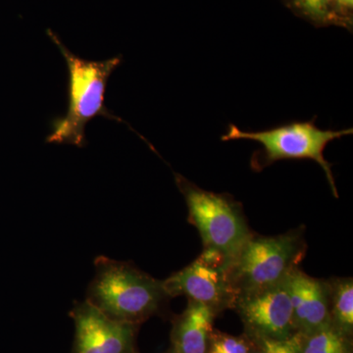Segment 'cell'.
<instances>
[{
	"instance_id": "1",
	"label": "cell",
	"mask_w": 353,
	"mask_h": 353,
	"mask_svg": "<svg viewBox=\"0 0 353 353\" xmlns=\"http://www.w3.org/2000/svg\"><path fill=\"white\" fill-rule=\"evenodd\" d=\"M94 270L85 301L116 321L138 325L157 313L170 299L163 281L129 262L99 256Z\"/></svg>"
},
{
	"instance_id": "2",
	"label": "cell",
	"mask_w": 353,
	"mask_h": 353,
	"mask_svg": "<svg viewBox=\"0 0 353 353\" xmlns=\"http://www.w3.org/2000/svg\"><path fill=\"white\" fill-rule=\"evenodd\" d=\"M51 39L66 60L69 72L68 110L52 124V132L46 139L50 143L85 145V126L97 116L121 121L105 106V92L109 77L121 64V57L104 61H90L78 57L48 30Z\"/></svg>"
},
{
	"instance_id": "3",
	"label": "cell",
	"mask_w": 353,
	"mask_h": 353,
	"mask_svg": "<svg viewBox=\"0 0 353 353\" xmlns=\"http://www.w3.org/2000/svg\"><path fill=\"white\" fill-rule=\"evenodd\" d=\"M175 180L187 203L190 223L201 234L204 252L219 256L228 271L252 236L241 204L227 194L201 189L179 174Z\"/></svg>"
},
{
	"instance_id": "4",
	"label": "cell",
	"mask_w": 353,
	"mask_h": 353,
	"mask_svg": "<svg viewBox=\"0 0 353 353\" xmlns=\"http://www.w3.org/2000/svg\"><path fill=\"white\" fill-rule=\"evenodd\" d=\"M305 252L301 228L274 236L252 234L227 271L236 299L284 282Z\"/></svg>"
},
{
	"instance_id": "5",
	"label": "cell",
	"mask_w": 353,
	"mask_h": 353,
	"mask_svg": "<svg viewBox=\"0 0 353 353\" xmlns=\"http://www.w3.org/2000/svg\"><path fill=\"white\" fill-rule=\"evenodd\" d=\"M316 118L309 121H294L263 131H243L230 124L228 132L221 137L223 141H255L262 146L261 154H254L252 167L261 170L280 160H313L321 166L334 196L338 197L332 164L327 161L324 152L330 143L352 134L353 130H322L315 125Z\"/></svg>"
},
{
	"instance_id": "6",
	"label": "cell",
	"mask_w": 353,
	"mask_h": 353,
	"mask_svg": "<svg viewBox=\"0 0 353 353\" xmlns=\"http://www.w3.org/2000/svg\"><path fill=\"white\" fill-rule=\"evenodd\" d=\"M70 316L75 324L72 353H136L138 325L111 319L87 301L76 303Z\"/></svg>"
},
{
	"instance_id": "7",
	"label": "cell",
	"mask_w": 353,
	"mask_h": 353,
	"mask_svg": "<svg viewBox=\"0 0 353 353\" xmlns=\"http://www.w3.org/2000/svg\"><path fill=\"white\" fill-rule=\"evenodd\" d=\"M233 308L259 339H285L296 333L285 280L268 289L239 296Z\"/></svg>"
},
{
	"instance_id": "8",
	"label": "cell",
	"mask_w": 353,
	"mask_h": 353,
	"mask_svg": "<svg viewBox=\"0 0 353 353\" xmlns=\"http://www.w3.org/2000/svg\"><path fill=\"white\" fill-rule=\"evenodd\" d=\"M169 297L185 296L204 304L214 313L233 307L236 294L229 283L227 271L199 256L182 270L163 281Z\"/></svg>"
},
{
	"instance_id": "9",
	"label": "cell",
	"mask_w": 353,
	"mask_h": 353,
	"mask_svg": "<svg viewBox=\"0 0 353 353\" xmlns=\"http://www.w3.org/2000/svg\"><path fill=\"white\" fill-rule=\"evenodd\" d=\"M296 332L307 336L331 326L328 281L310 277L301 268L285 279Z\"/></svg>"
},
{
	"instance_id": "10",
	"label": "cell",
	"mask_w": 353,
	"mask_h": 353,
	"mask_svg": "<svg viewBox=\"0 0 353 353\" xmlns=\"http://www.w3.org/2000/svg\"><path fill=\"white\" fill-rule=\"evenodd\" d=\"M214 316L208 306L189 299L188 307L174 325L173 350L178 353H206Z\"/></svg>"
},
{
	"instance_id": "11",
	"label": "cell",
	"mask_w": 353,
	"mask_h": 353,
	"mask_svg": "<svg viewBox=\"0 0 353 353\" xmlns=\"http://www.w3.org/2000/svg\"><path fill=\"white\" fill-rule=\"evenodd\" d=\"M327 281L331 326L348 336L353 327L352 278H332Z\"/></svg>"
},
{
	"instance_id": "12",
	"label": "cell",
	"mask_w": 353,
	"mask_h": 353,
	"mask_svg": "<svg viewBox=\"0 0 353 353\" xmlns=\"http://www.w3.org/2000/svg\"><path fill=\"white\" fill-rule=\"evenodd\" d=\"M285 4L297 16L318 27L352 25L336 11V0H287Z\"/></svg>"
},
{
	"instance_id": "13",
	"label": "cell",
	"mask_w": 353,
	"mask_h": 353,
	"mask_svg": "<svg viewBox=\"0 0 353 353\" xmlns=\"http://www.w3.org/2000/svg\"><path fill=\"white\" fill-rule=\"evenodd\" d=\"M350 347L348 336L328 326L304 336L301 353H350Z\"/></svg>"
},
{
	"instance_id": "14",
	"label": "cell",
	"mask_w": 353,
	"mask_h": 353,
	"mask_svg": "<svg viewBox=\"0 0 353 353\" xmlns=\"http://www.w3.org/2000/svg\"><path fill=\"white\" fill-rule=\"evenodd\" d=\"M304 336L294 333L285 339L259 338L263 353H301Z\"/></svg>"
},
{
	"instance_id": "15",
	"label": "cell",
	"mask_w": 353,
	"mask_h": 353,
	"mask_svg": "<svg viewBox=\"0 0 353 353\" xmlns=\"http://www.w3.org/2000/svg\"><path fill=\"white\" fill-rule=\"evenodd\" d=\"M250 347L245 341L236 336H216L211 345L210 353H248Z\"/></svg>"
},
{
	"instance_id": "16",
	"label": "cell",
	"mask_w": 353,
	"mask_h": 353,
	"mask_svg": "<svg viewBox=\"0 0 353 353\" xmlns=\"http://www.w3.org/2000/svg\"><path fill=\"white\" fill-rule=\"evenodd\" d=\"M336 6L341 17L352 24L353 0H336Z\"/></svg>"
},
{
	"instance_id": "17",
	"label": "cell",
	"mask_w": 353,
	"mask_h": 353,
	"mask_svg": "<svg viewBox=\"0 0 353 353\" xmlns=\"http://www.w3.org/2000/svg\"><path fill=\"white\" fill-rule=\"evenodd\" d=\"M167 353H178V352H176L175 350H170V352H167Z\"/></svg>"
},
{
	"instance_id": "18",
	"label": "cell",
	"mask_w": 353,
	"mask_h": 353,
	"mask_svg": "<svg viewBox=\"0 0 353 353\" xmlns=\"http://www.w3.org/2000/svg\"><path fill=\"white\" fill-rule=\"evenodd\" d=\"M248 353H263L262 352H248Z\"/></svg>"
}]
</instances>
